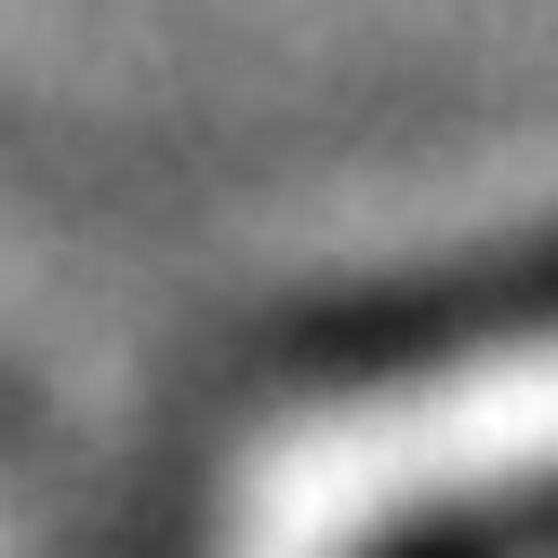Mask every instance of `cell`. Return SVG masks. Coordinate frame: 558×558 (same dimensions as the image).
I'll use <instances>...</instances> for the list:
<instances>
[{"label":"cell","instance_id":"cell-1","mask_svg":"<svg viewBox=\"0 0 558 558\" xmlns=\"http://www.w3.org/2000/svg\"><path fill=\"white\" fill-rule=\"evenodd\" d=\"M519 465H558V345L545 360L452 373V386L386 399V412H345L332 439H306L279 465V519L332 532V519H386V506L465 493V478H519Z\"/></svg>","mask_w":558,"mask_h":558}]
</instances>
